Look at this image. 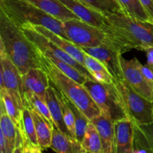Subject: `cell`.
<instances>
[{
  "mask_svg": "<svg viewBox=\"0 0 153 153\" xmlns=\"http://www.w3.org/2000/svg\"><path fill=\"white\" fill-rule=\"evenodd\" d=\"M85 152H83V153H85Z\"/></svg>",
  "mask_w": 153,
  "mask_h": 153,
  "instance_id": "39",
  "label": "cell"
},
{
  "mask_svg": "<svg viewBox=\"0 0 153 153\" xmlns=\"http://www.w3.org/2000/svg\"><path fill=\"white\" fill-rule=\"evenodd\" d=\"M19 128L22 133L25 140H27L32 146H39L35 131V126L29 108L25 107L22 109V125Z\"/></svg>",
  "mask_w": 153,
  "mask_h": 153,
  "instance_id": "26",
  "label": "cell"
},
{
  "mask_svg": "<svg viewBox=\"0 0 153 153\" xmlns=\"http://www.w3.org/2000/svg\"><path fill=\"white\" fill-rule=\"evenodd\" d=\"M81 1L103 14L124 13L117 0H81Z\"/></svg>",
  "mask_w": 153,
  "mask_h": 153,
  "instance_id": "28",
  "label": "cell"
},
{
  "mask_svg": "<svg viewBox=\"0 0 153 153\" xmlns=\"http://www.w3.org/2000/svg\"><path fill=\"white\" fill-rule=\"evenodd\" d=\"M85 67L96 82L105 84H112L114 82V79L105 66L97 58L87 53H85Z\"/></svg>",
  "mask_w": 153,
  "mask_h": 153,
  "instance_id": "22",
  "label": "cell"
},
{
  "mask_svg": "<svg viewBox=\"0 0 153 153\" xmlns=\"http://www.w3.org/2000/svg\"><path fill=\"white\" fill-rule=\"evenodd\" d=\"M55 19L65 22L73 19H79L73 12L60 0H27Z\"/></svg>",
  "mask_w": 153,
  "mask_h": 153,
  "instance_id": "17",
  "label": "cell"
},
{
  "mask_svg": "<svg viewBox=\"0 0 153 153\" xmlns=\"http://www.w3.org/2000/svg\"><path fill=\"white\" fill-rule=\"evenodd\" d=\"M81 20L102 29L105 25L103 13L94 10L79 0H60Z\"/></svg>",
  "mask_w": 153,
  "mask_h": 153,
  "instance_id": "13",
  "label": "cell"
},
{
  "mask_svg": "<svg viewBox=\"0 0 153 153\" xmlns=\"http://www.w3.org/2000/svg\"><path fill=\"white\" fill-rule=\"evenodd\" d=\"M131 153H133V152H131Z\"/></svg>",
  "mask_w": 153,
  "mask_h": 153,
  "instance_id": "42",
  "label": "cell"
},
{
  "mask_svg": "<svg viewBox=\"0 0 153 153\" xmlns=\"http://www.w3.org/2000/svg\"><path fill=\"white\" fill-rule=\"evenodd\" d=\"M124 13L130 17L153 23L139 0H117Z\"/></svg>",
  "mask_w": 153,
  "mask_h": 153,
  "instance_id": "27",
  "label": "cell"
},
{
  "mask_svg": "<svg viewBox=\"0 0 153 153\" xmlns=\"http://www.w3.org/2000/svg\"><path fill=\"white\" fill-rule=\"evenodd\" d=\"M66 100H67V103H68L69 106L72 109L73 114H74L75 125H76V138L80 143H82L85 132H86L89 123L91 122V120L87 117L86 115L74 103L72 102L67 97H66Z\"/></svg>",
  "mask_w": 153,
  "mask_h": 153,
  "instance_id": "30",
  "label": "cell"
},
{
  "mask_svg": "<svg viewBox=\"0 0 153 153\" xmlns=\"http://www.w3.org/2000/svg\"><path fill=\"white\" fill-rule=\"evenodd\" d=\"M58 94H59L61 105H62L64 123L67 126V129H68L70 135L74 137V138H76V125H75V117L73 112L72 109L70 108V106H69L68 103H67L65 96L60 91H58Z\"/></svg>",
  "mask_w": 153,
  "mask_h": 153,
  "instance_id": "31",
  "label": "cell"
},
{
  "mask_svg": "<svg viewBox=\"0 0 153 153\" xmlns=\"http://www.w3.org/2000/svg\"><path fill=\"white\" fill-rule=\"evenodd\" d=\"M50 148L56 153H83L85 149L80 142L54 126Z\"/></svg>",
  "mask_w": 153,
  "mask_h": 153,
  "instance_id": "18",
  "label": "cell"
},
{
  "mask_svg": "<svg viewBox=\"0 0 153 153\" xmlns=\"http://www.w3.org/2000/svg\"><path fill=\"white\" fill-rule=\"evenodd\" d=\"M64 31L67 39L80 48L97 47L109 40L102 28L91 25L80 19L63 22Z\"/></svg>",
  "mask_w": 153,
  "mask_h": 153,
  "instance_id": "7",
  "label": "cell"
},
{
  "mask_svg": "<svg viewBox=\"0 0 153 153\" xmlns=\"http://www.w3.org/2000/svg\"><path fill=\"white\" fill-rule=\"evenodd\" d=\"M0 9L19 28L29 25H42L67 39L63 22L45 13L27 0H0Z\"/></svg>",
  "mask_w": 153,
  "mask_h": 153,
  "instance_id": "4",
  "label": "cell"
},
{
  "mask_svg": "<svg viewBox=\"0 0 153 153\" xmlns=\"http://www.w3.org/2000/svg\"><path fill=\"white\" fill-rule=\"evenodd\" d=\"M25 102H26V108L33 109L36 111L41 116H43L45 119L51 123L54 126L53 120H52V116H51L50 111L49 110L46 100L40 98L36 94L32 93H27L25 94Z\"/></svg>",
  "mask_w": 153,
  "mask_h": 153,
  "instance_id": "29",
  "label": "cell"
},
{
  "mask_svg": "<svg viewBox=\"0 0 153 153\" xmlns=\"http://www.w3.org/2000/svg\"><path fill=\"white\" fill-rule=\"evenodd\" d=\"M134 147L143 148L153 153V123L143 125L134 123Z\"/></svg>",
  "mask_w": 153,
  "mask_h": 153,
  "instance_id": "23",
  "label": "cell"
},
{
  "mask_svg": "<svg viewBox=\"0 0 153 153\" xmlns=\"http://www.w3.org/2000/svg\"><path fill=\"white\" fill-rule=\"evenodd\" d=\"M129 119L136 125L153 123V102L137 94L125 80L114 81Z\"/></svg>",
  "mask_w": 153,
  "mask_h": 153,
  "instance_id": "6",
  "label": "cell"
},
{
  "mask_svg": "<svg viewBox=\"0 0 153 153\" xmlns=\"http://www.w3.org/2000/svg\"><path fill=\"white\" fill-rule=\"evenodd\" d=\"M0 91L6 90L17 102L20 108L26 106L22 76L13 61L0 49Z\"/></svg>",
  "mask_w": 153,
  "mask_h": 153,
  "instance_id": "9",
  "label": "cell"
},
{
  "mask_svg": "<svg viewBox=\"0 0 153 153\" xmlns=\"http://www.w3.org/2000/svg\"><path fill=\"white\" fill-rule=\"evenodd\" d=\"M0 96L1 102L4 105L7 114L11 118L16 127L19 128L22 125V110L20 108L16 100L6 90L0 91Z\"/></svg>",
  "mask_w": 153,
  "mask_h": 153,
  "instance_id": "25",
  "label": "cell"
},
{
  "mask_svg": "<svg viewBox=\"0 0 153 153\" xmlns=\"http://www.w3.org/2000/svg\"><path fill=\"white\" fill-rule=\"evenodd\" d=\"M46 102L53 120L54 126L56 127L62 132L70 135L67 126L64 123L63 108L58 91L52 85H50L46 92Z\"/></svg>",
  "mask_w": 153,
  "mask_h": 153,
  "instance_id": "19",
  "label": "cell"
},
{
  "mask_svg": "<svg viewBox=\"0 0 153 153\" xmlns=\"http://www.w3.org/2000/svg\"><path fill=\"white\" fill-rule=\"evenodd\" d=\"M23 152L25 153H33L32 149H31V146L28 141H24L23 146Z\"/></svg>",
  "mask_w": 153,
  "mask_h": 153,
  "instance_id": "34",
  "label": "cell"
},
{
  "mask_svg": "<svg viewBox=\"0 0 153 153\" xmlns=\"http://www.w3.org/2000/svg\"><path fill=\"white\" fill-rule=\"evenodd\" d=\"M34 29L44 37L49 39L50 41L55 43L57 46L62 49L64 52L70 55L72 58H74L76 61L80 63L82 65L85 66V52H84L82 48L79 47L77 45L73 43L70 40L61 37L58 34L52 32L50 30L47 29L42 25H31Z\"/></svg>",
  "mask_w": 153,
  "mask_h": 153,
  "instance_id": "14",
  "label": "cell"
},
{
  "mask_svg": "<svg viewBox=\"0 0 153 153\" xmlns=\"http://www.w3.org/2000/svg\"><path fill=\"white\" fill-rule=\"evenodd\" d=\"M13 153H23V146H17L16 149H14Z\"/></svg>",
  "mask_w": 153,
  "mask_h": 153,
  "instance_id": "37",
  "label": "cell"
},
{
  "mask_svg": "<svg viewBox=\"0 0 153 153\" xmlns=\"http://www.w3.org/2000/svg\"><path fill=\"white\" fill-rule=\"evenodd\" d=\"M81 144L87 153H103L102 143L100 133L91 121L88 124Z\"/></svg>",
  "mask_w": 153,
  "mask_h": 153,
  "instance_id": "24",
  "label": "cell"
},
{
  "mask_svg": "<svg viewBox=\"0 0 153 153\" xmlns=\"http://www.w3.org/2000/svg\"><path fill=\"white\" fill-rule=\"evenodd\" d=\"M24 92L32 93L46 100L47 90L50 86L49 76L41 68H31L22 76Z\"/></svg>",
  "mask_w": 153,
  "mask_h": 153,
  "instance_id": "12",
  "label": "cell"
},
{
  "mask_svg": "<svg viewBox=\"0 0 153 153\" xmlns=\"http://www.w3.org/2000/svg\"><path fill=\"white\" fill-rule=\"evenodd\" d=\"M115 153H131L134 145V123L131 120L114 122Z\"/></svg>",
  "mask_w": 153,
  "mask_h": 153,
  "instance_id": "15",
  "label": "cell"
},
{
  "mask_svg": "<svg viewBox=\"0 0 153 153\" xmlns=\"http://www.w3.org/2000/svg\"><path fill=\"white\" fill-rule=\"evenodd\" d=\"M23 153H25V152H23Z\"/></svg>",
  "mask_w": 153,
  "mask_h": 153,
  "instance_id": "40",
  "label": "cell"
},
{
  "mask_svg": "<svg viewBox=\"0 0 153 153\" xmlns=\"http://www.w3.org/2000/svg\"><path fill=\"white\" fill-rule=\"evenodd\" d=\"M83 86L100 108L101 114L114 122L130 120L115 83L105 84L88 79Z\"/></svg>",
  "mask_w": 153,
  "mask_h": 153,
  "instance_id": "5",
  "label": "cell"
},
{
  "mask_svg": "<svg viewBox=\"0 0 153 153\" xmlns=\"http://www.w3.org/2000/svg\"><path fill=\"white\" fill-rule=\"evenodd\" d=\"M22 30L25 35L27 37V38L45 56L49 58H55V59L64 61V62L73 66L74 68H76L78 71L80 72L82 75H84L88 79L95 81L94 77L91 76V74L87 70L85 66L82 65L80 63L76 61L73 58H72L70 55L66 53L62 49H60L58 46H57L55 43H53L49 39L44 37L43 34L36 31L31 25L23 27Z\"/></svg>",
  "mask_w": 153,
  "mask_h": 153,
  "instance_id": "8",
  "label": "cell"
},
{
  "mask_svg": "<svg viewBox=\"0 0 153 153\" xmlns=\"http://www.w3.org/2000/svg\"><path fill=\"white\" fill-rule=\"evenodd\" d=\"M0 49L13 61L22 76L31 68H40V52L22 28L0 9Z\"/></svg>",
  "mask_w": 153,
  "mask_h": 153,
  "instance_id": "2",
  "label": "cell"
},
{
  "mask_svg": "<svg viewBox=\"0 0 153 153\" xmlns=\"http://www.w3.org/2000/svg\"><path fill=\"white\" fill-rule=\"evenodd\" d=\"M85 153H87V152H85Z\"/></svg>",
  "mask_w": 153,
  "mask_h": 153,
  "instance_id": "41",
  "label": "cell"
},
{
  "mask_svg": "<svg viewBox=\"0 0 153 153\" xmlns=\"http://www.w3.org/2000/svg\"><path fill=\"white\" fill-rule=\"evenodd\" d=\"M153 22V0H139Z\"/></svg>",
  "mask_w": 153,
  "mask_h": 153,
  "instance_id": "32",
  "label": "cell"
},
{
  "mask_svg": "<svg viewBox=\"0 0 153 153\" xmlns=\"http://www.w3.org/2000/svg\"><path fill=\"white\" fill-rule=\"evenodd\" d=\"M39 52L40 68L44 70L47 73L50 85L74 103L90 120L101 114L100 108L88 90L82 85L64 74L51 62L47 57L43 55L40 51Z\"/></svg>",
  "mask_w": 153,
  "mask_h": 153,
  "instance_id": "3",
  "label": "cell"
},
{
  "mask_svg": "<svg viewBox=\"0 0 153 153\" xmlns=\"http://www.w3.org/2000/svg\"><path fill=\"white\" fill-rule=\"evenodd\" d=\"M0 131L3 133L5 141V153H13L16 149L18 136V128L9 117L1 102Z\"/></svg>",
  "mask_w": 153,
  "mask_h": 153,
  "instance_id": "20",
  "label": "cell"
},
{
  "mask_svg": "<svg viewBox=\"0 0 153 153\" xmlns=\"http://www.w3.org/2000/svg\"><path fill=\"white\" fill-rule=\"evenodd\" d=\"M100 133L103 153H115L114 122L104 115L100 114L91 120Z\"/></svg>",
  "mask_w": 153,
  "mask_h": 153,
  "instance_id": "16",
  "label": "cell"
},
{
  "mask_svg": "<svg viewBox=\"0 0 153 153\" xmlns=\"http://www.w3.org/2000/svg\"><path fill=\"white\" fill-rule=\"evenodd\" d=\"M133 153H148L146 150H145L143 148H139V147H134L133 146Z\"/></svg>",
  "mask_w": 153,
  "mask_h": 153,
  "instance_id": "35",
  "label": "cell"
},
{
  "mask_svg": "<svg viewBox=\"0 0 153 153\" xmlns=\"http://www.w3.org/2000/svg\"><path fill=\"white\" fill-rule=\"evenodd\" d=\"M102 30L122 54L131 49L143 51L153 46V23L124 13H104Z\"/></svg>",
  "mask_w": 153,
  "mask_h": 153,
  "instance_id": "1",
  "label": "cell"
},
{
  "mask_svg": "<svg viewBox=\"0 0 153 153\" xmlns=\"http://www.w3.org/2000/svg\"><path fill=\"white\" fill-rule=\"evenodd\" d=\"M79 1H81V0H79Z\"/></svg>",
  "mask_w": 153,
  "mask_h": 153,
  "instance_id": "38",
  "label": "cell"
},
{
  "mask_svg": "<svg viewBox=\"0 0 153 153\" xmlns=\"http://www.w3.org/2000/svg\"><path fill=\"white\" fill-rule=\"evenodd\" d=\"M84 52L102 63L109 73L112 75L114 81H120L124 79L121 67L120 58L123 54L115 46L111 40L103 43L101 46L97 47L82 48Z\"/></svg>",
  "mask_w": 153,
  "mask_h": 153,
  "instance_id": "10",
  "label": "cell"
},
{
  "mask_svg": "<svg viewBox=\"0 0 153 153\" xmlns=\"http://www.w3.org/2000/svg\"><path fill=\"white\" fill-rule=\"evenodd\" d=\"M31 146V149H32L33 153H42V149H40V146Z\"/></svg>",
  "mask_w": 153,
  "mask_h": 153,
  "instance_id": "36",
  "label": "cell"
},
{
  "mask_svg": "<svg viewBox=\"0 0 153 153\" xmlns=\"http://www.w3.org/2000/svg\"><path fill=\"white\" fill-rule=\"evenodd\" d=\"M120 62L124 79L137 94L153 102V90L139 69L138 60H126L121 56Z\"/></svg>",
  "mask_w": 153,
  "mask_h": 153,
  "instance_id": "11",
  "label": "cell"
},
{
  "mask_svg": "<svg viewBox=\"0 0 153 153\" xmlns=\"http://www.w3.org/2000/svg\"><path fill=\"white\" fill-rule=\"evenodd\" d=\"M146 54V65L153 70V46H147L143 49Z\"/></svg>",
  "mask_w": 153,
  "mask_h": 153,
  "instance_id": "33",
  "label": "cell"
},
{
  "mask_svg": "<svg viewBox=\"0 0 153 153\" xmlns=\"http://www.w3.org/2000/svg\"><path fill=\"white\" fill-rule=\"evenodd\" d=\"M30 110L35 126V131L39 146L42 150L50 148L54 126L36 111L31 108H30Z\"/></svg>",
  "mask_w": 153,
  "mask_h": 153,
  "instance_id": "21",
  "label": "cell"
}]
</instances>
